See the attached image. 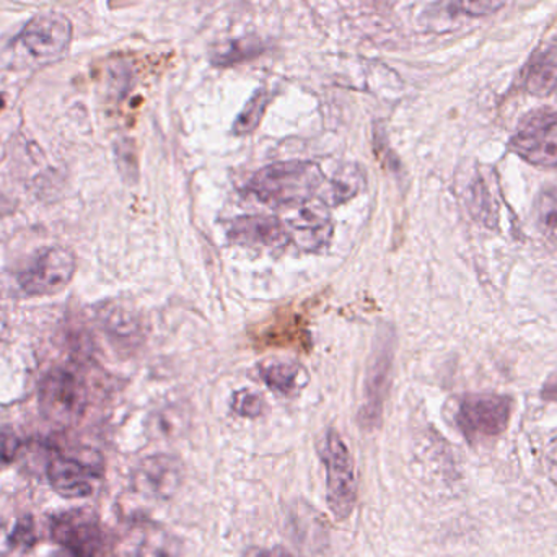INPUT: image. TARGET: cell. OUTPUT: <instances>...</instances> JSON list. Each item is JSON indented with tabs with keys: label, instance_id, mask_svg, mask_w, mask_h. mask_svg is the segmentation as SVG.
I'll use <instances>...</instances> for the list:
<instances>
[{
	"label": "cell",
	"instance_id": "obj_1",
	"mask_svg": "<svg viewBox=\"0 0 557 557\" xmlns=\"http://www.w3.org/2000/svg\"><path fill=\"white\" fill-rule=\"evenodd\" d=\"M323 180L317 163L304 160L277 162L255 173L248 191L264 205H305L320 191Z\"/></svg>",
	"mask_w": 557,
	"mask_h": 557
},
{
	"label": "cell",
	"instance_id": "obj_2",
	"mask_svg": "<svg viewBox=\"0 0 557 557\" xmlns=\"http://www.w3.org/2000/svg\"><path fill=\"white\" fill-rule=\"evenodd\" d=\"M326 467V503L336 520L349 519L357 503V483L349 448L336 431L326 435L323 454Z\"/></svg>",
	"mask_w": 557,
	"mask_h": 557
},
{
	"label": "cell",
	"instance_id": "obj_3",
	"mask_svg": "<svg viewBox=\"0 0 557 557\" xmlns=\"http://www.w3.org/2000/svg\"><path fill=\"white\" fill-rule=\"evenodd\" d=\"M513 401L503 395H468L458 406V429L468 442L476 444L506 432L512 416Z\"/></svg>",
	"mask_w": 557,
	"mask_h": 557
},
{
	"label": "cell",
	"instance_id": "obj_4",
	"mask_svg": "<svg viewBox=\"0 0 557 557\" xmlns=\"http://www.w3.org/2000/svg\"><path fill=\"white\" fill-rule=\"evenodd\" d=\"M51 536L71 557H101L107 546L100 519L87 507L52 517Z\"/></svg>",
	"mask_w": 557,
	"mask_h": 557
},
{
	"label": "cell",
	"instance_id": "obj_5",
	"mask_svg": "<svg viewBox=\"0 0 557 557\" xmlns=\"http://www.w3.org/2000/svg\"><path fill=\"white\" fill-rule=\"evenodd\" d=\"M393 356H395V337L392 331H382L373 346L369 369H367L366 385H363V403L359 412V421L363 428H376L382 421L383 406H385L389 380H392Z\"/></svg>",
	"mask_w": 557,
	"mask_h": 557
},
{
	"label": "cell",
	"instance_id": "obj_6",
	"mask_svg": "<svg viewBox=\"0 0 557 557\" xmlns=\"http://www.w3.org/2000/svg\"><path fill=\"white\" fill-rule=\"evenodd\" d=\"M510 149L532 165L557 166V111L543 108L527 114Z\"/></svg>",
	"mask_w": 557,
	"mask_h": 557
},
{
	"label": "cell",
	"instance_id": "obj_7",
	"mask_svg": "<svg viewBox=\"0 0 557 557\" xmlns=\"http://www.w3.org/2000/svg\"><path fill=\"white\" fill-rule=\"evenodd\" d=\"M87 405V393L75 373L52 370L41 383L39 406L42 414L59 425H71L81 419Z\"/></svg>",
	"mask_w": 557,
	"mask_h": 557
},
{
	"label": "cell",
	"instance_id": "obj_8",
	"mask_svg": "<svg viewBox=\"0 0 557 557\" xmlns=\"http://www.w3.org/2000/svg\"><path fill=\"white\" fill-rule=\"evenodd\" d=\"M77 263L71 250L49 247L39 250L28 268L18 274V284L28 295H54L74 277Z\"/></svg>",
	"mask_w": 557,
	"mask_h": 557
},
{
	"label": "cell",
	"instance_id": "obj_9",
	"mask_svg": "<svg viewBox=\"0 0 557 557\" xmlns=\"http://www.w3.org/2000/svg\"><path fill=\"white\" fill-rule=\"evenodd\" d=\"M20 38L32 54L51 58L62 54L71 45L72 25L62 13H39L26 23Z\"/></svg>",
	"mask_w": 557,
	"mask_h": 557
},
{
	"label": "cell",
	"instance_id": "obj_10",
	"mask_svg": "<svg viewBox=\"0 0 557 557\" xmlns=\"http://www.w3.org/2000/svg\"><path fill=\"white\" fill-rule=\"evenodd\" d=\"M103 465L100 460L85 461L58 457L48 468L49 483L59 496L65 499H82L91 496L95 481L100 480Z\"/></svg>",
	"mask_w": 557,
	"mask_h": 557
},
{
	"label": "cell",
	"instance_id": "obj_11",
	"mask_svg": "<svg viewBox=\"0 0 557 557\" xmlns=\"http://www.w3.org/2000/svg\"><path fill=\"white\" fill-rule=\"evenodd\" d=\"M228 237L244 247L267 250H278L290 242L287 228L273 215H244L235 219L228 228Z\"/></svg>",
	"mask_w": 557,
	"mask_h": 557
},
{
	"label": "cell",
	"instance_id": "obj_12",
	"mask_svg": "<svg viewBox=\"0 0 557 557\" xmlns=\"http://www.w3.org/2000/svg\"><path fill=\"white\" fill-rule=\"evenodd\" d=\"M183 480L182 465L172 457L157 455L143 461L136 473V487L156 499L175 496Z\"/></svg>",
	"mask_w": 557,
	"mask_h": 557
},
{
	"label": "cell",
	"instance_id": "obj_13",
	"mask_svg": "<svg viewBox=\"0 0 557 557\" xmlns=\"http://www.w3.org/2000/svg\"><path fill=\"white\" fill-rule=\"evenodd\" d=\"M287 227L290 240L308 253L326 247L333 235V224L327 215L313 208L298 209L294 218L288 219Z\"/></svg>",
	"mask_w": 557,
	"mask_h": 557
},
{
	"label": "cell",
	"instance_id": "obj_14",
	"mask_svg": "<svg viewBox=\"0 0 557 557\" xmlns=\"http://www.w3.org/2000/svg\"><path fill=\"white\" fill-rule=\"evenodd\" d=\"M525 87L535 97H548L557 90V51L542 52L533 59Z\"/></svg>",
	"mask_w": 557,
	"mask_h": 557
},
{
	"label": "cell",
	"instance_id": "obj_15",
	"mask_svg": "<svg viewBox=\"0 0 557 557\" xmlns=\"http://www.w3.org/2000/svg\"><path fill=\"white\" fill-rule=\"evenodd\" d=\"M366 173L359 165H346L337 170L331 178L330 186L323 193V198L331 205H341L359 195L363 186Z\"/></svg>",
	"mask_w": 557,
	"mask_h": 557
},
{
	"label": "cell",
	"instance_id": "obj_16",
	"mask_svg": "<svg viewBox=\"0 0 557 557\" xmlns=\"http://www.w3.org/2000/svg\"><path fill=\"white\" fill-rule=\"evenodd\" d=\"M133 557H182V543L162 529H149L134 546Z\"/></svg>",
	"mask_w": 557,
	"mask_h": 557
},
{
	"label": "cell",
	"instance_id": "obj_17",
	"mask_svg": "<svg viewBox=\"0 0 557 557\" xmlns=\"http://www.w3.org/2000/svg\"><path fill=\"white\" fill-rule=\"evenodd\" d=\"M263 51V42L258 41L257 38L237 39V41H227L215 48L211 61L214 65L227 67V65L240 64V62L258 58Z\"/></svg>",
	"mask_w": 557,
	"mask_h": 557
},
{
	"label": "cell",
	"instance_id": "obj_18",
	"mask_svg": "<svg viewBox=\"0 0 557 557\" xmlns=\"http://www.w3.org/2000/svg\"><path fill=\"white\" fill-rule=\"evenodd\" d=\"M301 375H304V369L295 366V363H271V366L263 367V370H261V376H263L267 385L274 392L287 396L307 385V383L300 382Z\"/></svg>",
	"mask_w": 557,
	"mask_h": 557
},
{
	"label": "cell",
	"instance_id": "obj_19",
	"mask_svg": "<svg viewBox=\"0 0 557 557\" xmlns=\"http://www.w3.org/2000/svg\"><path fill=\"white\" fill-rule=\"evenodd\" d=\"M468 209H470L471 215L480 224H484L490 228L497 227V218L499 215H497V209L494 208L493 196H491L486 183L481 178L471 183L470 195H468Z\"/></svg>",
	"mask_w": 557,
	"mask_h": 557
},
{
	"label": "cell",
	"instance_id": "obj_20",
	"mask_svg": "<svg viewBox=\"0 0 557 557\" xmlns=\"http://www.w3.org/2000/svg\"><path fill=\"white\" fill-rule=\"evenodd\" d=\"M270 100L271 97L267 88H260V90L255 91L253 97L248 100L244 111L235 120L234 133L237 136H247V134L253 133L260 126Z\"/></svg>",
	"mask_w": 557,
	"mask_h": 557
},
{
	"label": "cell",
	"instance_id": "obj_21",
	"mask_svg": "<svg viewBox=\"0 0 557 557\" xmlns=\"http://www.w3.org/2000/svg\"><path fill=\"white\" fill-rule=\"evenodd\" d=\"M536 224L545 237L557 242V188H545L540 193L535 206Z\"/></svg>",
	"mask_w": 557,
	"mask_h": 557
},
{
	"label": "cell",
	"instance_id": "obj_22",
	"mask_svg": "<svg viewBox=\"0 0 557 557\" xmlns=\"http://www.w3.org/2000/svg\"><path fill=\"white\" fill-rule=\"evenodd\" d=\"M104 321H107L108 330L116 334V336L131 337L139 333V320H137L133 311L126 310V308H111Z\"/></svg>",
	"mask_w": 557,
	"mask_h": 557
},
{
	"label": "cell",
	"instance_id": "obj_23",
	"mask_svg": "<svg viewBox=\"0 0 557 557\" xmlns=\"http://www.w3.org/2000/svg\"><path fill=\"white\" fill-rule=\"evenodd\" d=\"M232 408L244 418H258V416L263 414L264 401L257 392L242 389V392L235 393L234 399H232Z\"/></svg>",
	"mask_w": 557,
	"mask_h": 557
},
{
	"label": "cell",
	"instance_id": "obj_24",
	"mask_svg": "<svg viewBox=\"0 0 557 557\" xmlns=\"http://www.w3.org/2000/svg\"><path fill=\"white\" fill-rule=\"evenodd\" d=\"M454 7L470 16L490 15L506 5L507 0H451Z\"/></svg>",
	"mask_w": 557,
	"mask_h": 557
},
{
	"label": "cell",
	"instance_id": "obj_25",
	"mask_svg": "<svg viewBox=\"0 0 557 557\" xmlns=\"http://www.w3.org/2000/svg\"><path fill=\"white\" fill-rule=\"evenodd\" d=\"M10 543L18 548H32L36 543L35 522L32 517H23L16 522L12 535H10Z\"/></svg>",
	"mask_w": 557,
	"mask_h": 557
},
{
	"label": "cell",
	"instance_id": "obj_26",
	"mask_svg": "<svg viewBox=\"0 0 557 557\" xmlns=\"http://www.w3.org/2000/svg\"><path fill=\"white\" fill-rule=\"evenodd\" d=\"M22 447V441L9 425H0V460L12 461Z\"/></svg>",
	"mask_w": 557,
	"mask_h": 557
},
{
	"label": "cell",
	"instance_id": "obj_27",
	"mask_svg": "<svg viewBox=\"0 0 557 557\" xmlns=\"http://www.w3.org/2000/svg\"><path fill=\"white\" fill-rule=\"evenodd\" d=\"M245 557H297L292 555L285 548H274L267 552V549L253 548L245 555Z\"/></svg>",
	"mask_w": 557,
	"mask_h": 557
},
{
	"label": "cell",
	"instance_id": "obj_28",
	"mask_svg": "<svg viewBox=\"0 0 557 557\" xmlns=\"http://www.w3.org/2000/svg\"><path fill=\"white\" fill-rule=\"evenodd\" d=\"M543 398L557 403V372L543 386Z\"/></svg>",
	"mask_w": 557,
	"mask_h": 557
},
{
	"label": "cell",
	"instance_id": "obj_29",
	"mask_svg": "<svg viewBox=\"0 0 557 557\" xmlns=\"http://www.w3.org/2000/svg\"><path fill=\"white\" fill-rule=\"evenodd\" d=\"M3 107H5V98H3V95L0 94V111L3 110Z\"/></svg>",
	"mask_w": 557,
	"mask_h": 557
},
{
	"label": "cell",
	"instance_id": "obj_30",
	"mask_svg": "<svg viewBox=\"0 0 557 557\" xmlns=\"http://www.w3.org/2000/svg\"><path fill=\"white\" fill-rule=\"evenodd\" d=\"M553 467H555V474H553V478H555L557 484V465H553Z\"/></svg>",
	"mask_w": 557,
	"mask_h": 557
},
{
	"label": "cell",
	"instance_id": "obj_31",
	"mask_svg": "<svg viewBox=\"0 0 557 557\" xmlns=\"http://www.w3.org/2000/svg\"><path fill=\"white\" fill-rule=\"evenodd\" d=\"M0 334H2V321H0Z\"/></svg>",
	"mask_w": 557,
	"mask_h": 557
}]
</instances>
